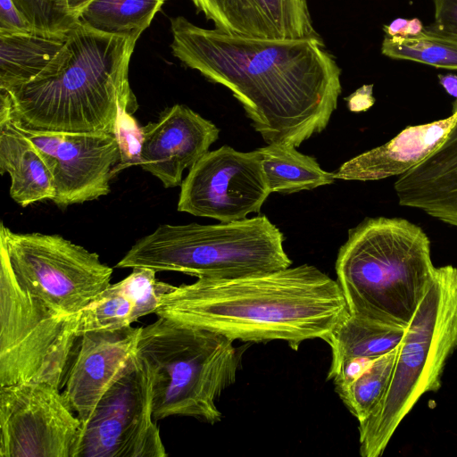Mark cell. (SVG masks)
I'll return each instance as SVG.
<instances>
[{
    "mask_svg": "<svg viewBox=\"0 0 457 457\" xmlns=\"http://www.w3.org/2000/svg\"><path fill=\"white\" fill-rule=\"evenodd\" d=\"M171 50L186 66L231 91L267 144L298 147L328 126L341 69L320 36L242 37L170 20Z\"/></svg>",
    "mask_w": 457,
    "mask_h": 457,
    "instance_id": "6da1fadb",
    "label": "cell"
},
{
    "mask_svg": "<svg viewBox=\"0 0 457 457\" xmlns=\"http://www.w3.org/2000/svg\"><path fill=\"white\" fill-rule=\"evenodd\" d=\"M337 282L310 264L229 279L197 278L160 294L158 317L232 341L324 339L348 314Z\"/></svg>",
    "mask_w": 457,
    "mask_h": 457,
    "instance_id": "7a4b0ae2",
    "label": "cell"
},
{
    "mask_svg": "<svg viewBox=\"0 0 457 457\" xmlns=\"http://www.w3.org/2000/svg\"><path fill=\"white\" fill-rule=\"evenodd\" d=\"M137 40L78 22L47 67L33 80L0 91V104L32 129L113 132L121 109H137L129 80Z\"/></svg>",
    "mask_w": 457,
    "mask_h": 457,
    "instance_id": "3957f363",
    "label": "cell"
},
{
    "mask_svg": "<svg viewBox=\"0 0 457 457\" xmlns=\"http://www.w3.org/2000/svg\"><path fill=\"white\" fill-rule=\"evenodd\" d=\"M335 269L349 312L406 328L436 267L420 227L377 217L349 230Z\"/></svg>",
    "mask_w": 457,
    "mask_h": 457,
    "instance_id": "277c9868",
    "label": "cell"
},
{
    "mask_svg": "<svg viewBox=\"0 0 457 457\" xmlns=\"http://www.w3.org/2000/svg\"><path fill=\"white\" fill-rule=\"evenodd\" d=\"M457 349V268L436 267L426 294L396 348L387 387L370 415L359 422L360 454L379 457L420 398L436 392Z\"/></svg>",
    "mask_w": 457,
    "mask_h": 457,
    "instance_id": "5b68a950",
    "label": "cell"
},
{
    "mask_svg": "<svg viewBox=\"0 0 457 457\" xmlns=\"http://www.w3.org/2000/svg\"><path fill=\"white\" fill-rule=\"evenodd\" d=\"M231 339L198 327L159 317L141 327L137 353L149 367L153 417H192L220 421V395L237 378L241 352Z\"/></svg>",
    "mask_w": 457,
    "mask_h": 457,
    "instance_id": "8992f818",
    "label": "cell"
},
{
    "mask_svg": "<svg viewBox=\"0 0 457 457\" xmlns=\"http://www.w3.org/2000/svg\"><path fill=\"white\" fill-rule=\"evenodd\" d=\"M283 242V233L262 214L211 225L163 224L138 239L116 268L145 267L197 278H236L290 267Z\"/></svg>",
    "mask_w": 457,
    "mask_h": 457,
    "instance_id": "52a82bcc",
    "label": "cell"
},
{
    "mask_svg": "<svg viewBox=\"0 0 457 457\" xmlns=\"http://www.w3.org/2000/svg\"><path fill=\"white\" fill-rule=\"evenodd\" d=\"M78 338L75 314L31 294L0 245V386L44 381L61 388Z\"/></svg>",
    "mask_w": 457,
    "mask_h": 457,
    "instance_id": "ba28073f",
    "label": "cell"
},
{
    "mask_svg": "<svg viewBox=\"0 0 457 457\" xmlns=\"http://www.w3.org/2000/svg\"><path fill=\"white\" fill-rule=\"evenodd\" d=\"M0 245L19 281L63 314L79 312L111 285L112 269L96 253L60 235L17 233L1 222Z\"/></svg>",
    "mask_w": 457,
    "mask_h": 457,
    "instance_id": "9c48e42d",
    "label": "cell"
},
{
    "mask_svg": "<svg viewBox=\"0 0 457 457\" xmlns=\"http://www.w3.org/2000/svg\"><path fill=\"white\" fill-rule=\"evenodd\" d=\"M153 417L151 372L137 354L98 401L75 457H164Z\"/></svg>",
    "mask_w": 457,
    "mask_h": 457,
    "instance_id": "30bf717a",
    "label": "cell"
},
{
    "mask_svg": "<svg viewBox=\"0 0 457 457\" xmlns=\"http://www.w3.org/2000/svg\"><path fill=\"white\" fill-rule=\"evenodd\" d=\"M74 413L51 383L0 386V456L75 457L83 424Z\"/></svg>",
    "mask_w": 457,
    "mask_h": 457,
    "instance_id": "8fae6325",
    "label": "cell"
},
{
    "mask_svg": "<svg viewBox=\"0 0 457 457\" xmlns=\"http://www.w3.org/2000/svg\"><path fill=\"white\" fill-rule=\"evenodd\" d=\"M258 149L207 152L182 181L178 211L230 222L259 212L270 194Z\"/></svg>",
    "mask_w": 457,
    "mask_h": 457,
    "instance_id": "7c38bea8",
    "label": "cell"
},
{
    "mask_svg": "<svg viewBox=\"0 0 457 457\" xmlns=\"http://www.w3.org/2000/svg\"><path fill=\"white\" fill-rule=\"evenodd\" d=\"M0 116H6L42 153L54 180L52 200L65 208L98 199L110 193V180L120 154L113 132H64L32 129L14 120L0 104Z\"/></svg>",
    "mask_w": 457,
    "mask_h": 457,
    "instance_id": "4fadbf2b",
    "label": "cell"
},
{
    "mask_svg": "<svg viewBox=\"0 0 457 457\" xmlns=\"http://www.w3.org/2000/svg\"><path fill=\"white\" fill-rule=\"evenodd\" d=\"M139 165L164 187L181 186L190 169L218 139L220 129L184 104L162 112L154 122L141 127Z\"/></svg>",
    "mask_w": 457,
    "mask_h": 457,
    "instance_id": "5bb4252c",
    "label": "cell"
},
{
    "mask_svg": "<svg viewBox=\"0 0 457 457\" xmlns=\"http://www.w3.org/2000/svg\"><path fill=\"white\" fill-rule=\"evenodd\" d=\"M141 327L84 333L63 394L85 424L98 401L137 354Z\"/></svg>",
    "mask_w": 457,
    "mask_h": 457,
    "instance_id": "9a60e30c",
    "label": "cell"
},
{
    "mask_svg": "<svg viewBox=\"0 0 457 457\" xmlns=\"http://www.w3.org/2000/svg\"><path fill=\"white\" fill-rule=\"evenodd\" d=\"M214 29L228 34L268 39L320 36L308 0H191Z\"/></svg>",
    "mask_w": 457,
    "mask_h": 457,
    "instance_id": "2e32d148",
    "label": "cell"
},
{
    "mask_svg": "<svg viewBox=\"0 0 457 457\" xmlns=\"http://www.w3.org/2000/svg\"><path fill=\"white\" fill-rule=\"evenodd\" d=\"M394 188L401 206L457 227V120L439 147L400 175Z\"/></svg>",
    "mask_w": 457,
    "mask_h": 457,
    "instance_id": "e0dca14e",
    "label": "cell"
},
{
    "mask_svg": "<svg viewBox=\"0 0 457 457\" xmlns=\"http://www.w3.org/2000/svg\"><path fill=\"white\" fill-rule=\"evenodd\" d=\"M456 120L457 111L445 119L409 126L385 145L346 161L334 177L368 181L400 176L438 148Z\"/></svg>",
    "mask_w": 457,
    "mask_h": 457,
    "instance_id": "ac0fdd59",
    "label": "cell"
},
{
    "mask_svg": "<svg viewBox=\"0 0 457 457\" xmlns=\"http://www.w3.org/2000/svg\"><path fill=\"white\" fill-rule=\"evenodd\" d=\"M0 172L10 175V195L22 207L55 195L54 176L44 155L6 116H0Z\"/></svg>",
    "mask_w": 457,
    "mask_h": 457,
    "instance_id": "d6986e66",
    "label": "cell"
},
{
    "mask_svg": "<svg viewBox=\"0 0 457 457\" xmlns=\"http://www.w3.org/2000/svg\"><path fill=\"white\" fill-rule=\"evenodd\" d=\"M404 331L403 327L348 312L323 339L331 350L328 380L345 361L374 360L396 349Z\"/></svg>",
    "mask_w": 457,
    "mask_h": 457,
    "instance_id": "ffe728a7",
    "label": "cell"
},
{
    "mask_svg": "<svg viewBox=\"0 0 457 457\" xmlns=\"http://www.w3.org/2000/svg\"><path fill=\"white\" fill-rule=\"evenodd\" d=\"M68 32L0 35V90L11 91L37 77L62 48Z\"/></svg>",
    "mask_w": 457,
    "mask_h": 457,
    "instance_id": "44dd1931",
    "label": "cell"
},
{
    "mask_svg": "<svg viewBox=\"0 0 457 457\" xmlns=\"http://www.w3.org/2000/svg\"><path fill=\"white\" fill-rule=\"evenodd\" d=\"M270 192L291 194L332 184L333 172L322 170L316 159L296 147L268 144L258 148Z\"/></svg>",
    "mask_w": 457,
    "mask_h": 457,
    "instance_id": "7402d4cb",
    "label": "cell"
},
{
    "mask_svg": "<svg viewBox=\"0 0 457 457\" xmlns=\"http://www.w3.org/2000/svg\"><path fill=\"white\" fill-rule=\"evenodd\" d=\"M165 0H92L78 22L101 33L138 38Z\"/></svg>",
    "mask_w": 457,
    "mask_h": 457,
    "instance_id": "603a6c76",
    "label": "cell"
},
{
    "mask_svg": "<svg viewBox=\"0 0 457 457\" xmlns=\"http://www.w3.org/2000/svg\"><path fill=\"white\" fill-rule=\"evenodd\" d=\"M381 53L392 59L457 70V35L432 24L413 37L385 36Z\"/></svg>",
    "mask_w": 457,
    "mask_h": 457,
    "instance_id": "cb8c5ba5",
    "label": "cell"
},
{
    "mask_svg": "<svg viewBox=\"0 0 457 457\" xmlns=\"http://www.w3.org/2000/svg\"><path fill=\"white\" fill-rule=\"evenodd\" d=\"M396 349L374 359L352 382L335 389L359 422L366 420L381 400L389 383Z\"/></svg>",
    "mask_w": 457,
    "mask_h": 457,
    "instance_id": "d4e9b609",
    "label": "cell"
},
{
    "mask_svg": "<svg viewBox=\"0 0 457 457\" xmlns=\"http://www.w3.org/2000/svg\"><path fill=\"white\" fill-rule=\"evenodd\" d=\"M138 319L133 300L117 282L75 314L76 333L80 337L88 331L118 329Z\"/></svg>",
    "mask_w": 457,
    "mask_h": 457,
    "instance_id": "484cf974",
    "label": "cell"
},
{
    "mask_svg": "<svg viewBox=\"0 0 457 457\" xmlns=\"http://www.w3.org/2000/svg\"><path fill=\"white\" fill-rule=\"evenodd\" d=\"M12 1L37 30L66 33L78 23L68 10L67 0Z\"/></svg>",
    "mask_w": 457,
    "mask_h": 457,
    "instance_id": "4316f807",
    "label": "cell"
},
{
    "mask_svg": "<svg viewBox=\"0 0 457 457\" xmlns=\"http://www.w3.org/2000/svg\"><path fill=\"white\" fill-rule=\"evenodd\" d=\"M156 270L145 267L132 268V272L119 281L133 300L139 318L154 313L159 305L160 294L170 287V284L156 278Z\"/></svg>",
    "mask_w": 457,
    "mask_h": 457,
    "instance_id": "83f0119b",
    "label": "cell"
},
{
    "mask_svg": "<svg viewBox=\"0 0 457 457\" xmlns=\"http://www.w3.org/2000/svg\"><path fill=\"white\" fill-rule=\"evenodd\" d=\"M132 114L128 109H121L115 122L113 133L119 144L120 159L114 174L124 168L139 165L142 131Z\"/></svg>",
    "mask_w": 457,
    "mask_h": 457,
    "instance_id": "f1b7e54d",
    "label": "cell"
},
{
    "mask_svg": "<svg viewBox=\"0 0 457 457\" xmlns=\"http://www.w3.org/2000/svg\"><path fill=\"white\" fill-rule=\"evenodd\" d=\"M34 29L12 0H0V35L28 33Z\"/></svg>",
    "mask_w": 457,
    "mask_h": 457,
    "instance_id": "f546056e",
    "label": "cell"
},
{
    "mask_svg": "<svg viewBox=\"0 0 457 457\" xmlns=\"http://www.w3.org/2000/svg\"><path fill=\"white\" fill-rule=\"evenodd\" d=\"M435 22L441 29L457 35V0H433Z\"/></svg>",
    "mask_w": 457,
    "mask_h": 457,
    "instance_id": "4dcf8cb0",
    "label": "cell"
},
{
    "mask_svg": "<svg viewBox=\"0 0 457 457\" xmlns=\"http://www.w3.org/2000/svg\"><path fill=\"white\" fill-rule=\"evenodd\" d=\"M438 80L447 94L456 99L453 104V112L457 111V75L452 73L445 75L440 74L438 75Z\"/></svg>",
    "mask_w": 457,
    "mask_h": 457,
    "instance_id": "1f68e13d",
    "label": "cell"
},
{
    "mask_svg": "<svg viewBox=\"0 0 457 457\" xmlns=\"http://www.w3.org/2000/svg\"><path fill=\"white\" fill-rule=\"evenodd\" d=\"M408 23L407 19L397 18L389 24L384 26V31L387 37H403Z\"/></svg>",
    "mask_w": 457,
    "mask_h": 457,
    "instance_id": "d6a6232c",
    "label": "cell"
},
{
    "mask_svg": "<svg viewBox=\"0 0 457 457\" xmlns=\"http://www.w3.org/2000/svg\"><path fill=\"white\" fill-rule=\"evenodd\" d=\"M425 27L423 26L420 20L413 18L408 20L406 29L403 37H413L420 34Z\"/></svg>",
    "mask_w": 457,
    "mask_h": 457,
    "instance_id": "836d02e7",
    "label": "cell"
},
{
    "mask_svg": "<svg viewBox=\"0 0 457 457\" xmlns=\"http://www.w3.org/2000/svg\"><path fill=\"white\" fill-rule=\"evenodd\" d=\"M92 0H67V7L70 13L78 18L80 12L91 2ZM78 21V20H77Z\"/></svg>",
    "mask_w": 457,
    "mask_h": 457,
    "instance_id": "e575fe53",
    "label": "cell"
}]
</instances>
